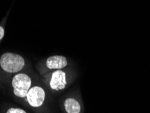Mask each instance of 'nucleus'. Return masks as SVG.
I'll return each mask as SVG.
<instances>
[{"label": "nucleus", "mask_w": 150, "mask_h": 113, "mask_svg": "<svg viewBox=\"0 0 150 113\" xmlns=\"http://www.w3.org/2000/svg\"><path fill=\"white\" fill-rule=\"evenodd\" d=\"M12 83L15 96L19 97H25L30 90L31 79L27 75L20 73L14 77Z\"/></svg>", "instance_id": "nucleus-2"}, {"label": "nucleus", "mask_w": 150, "mask_h": 113, "mask_svg": "<svg viewBox=\"0 0 150 113\" xmlns=\"http://www.w3.org/2000/svg\"><path fill=\"white\" fill-rule=\"evenodd\" d=\"M0 65L6 72H18L23 69L25 66V59L20 55L5 53L0 58Z\"/></svg>", "instance_id": "nucleus-1"}, {"label": "nucleus", "mask_w": 150, "mask_h": 113, "mask_svg": "<svg viewBox=\"0 0 150 113\" xmlns=\"http://www.w3.org/2000/svg\"><path fill=\"white\" fill-rule=\"evenodd\" d=\"M67 79L66 73L62 70H57L52 73L50 81V87L52 90L59 91L66 87Z\"/></svg>", "instance_id": "nucleus-4"}, {"label": "nucleus", "mask_w": 150, "mask_h": 113, "mask_svg": "<svg viewBox=\"0 0 150 113\" xmlns=\"http://www.w3.org/2000/svg\"><path fill=\"white\" fill-rule=\"evenodd\" d=\"M67 60L62 56H52L47 58L46 65L50 69H62L67 65Z\"/></svg>", "instance_id": "nucleus-5"}, {"label": "nucleus", "mask_w": 150, "mask_h": 113, "mask_svg": "<svg viewBox=\"0 0 150 113\" xmlns=\"http://www.w3.org/2000/svg\"><path fill=\"white\" fill-rule=\"evenodd\" d=\"M6 113H26V111L21 108H10Z\"/></svg>", "instance_id": "nucleus-7"}, {"label": "nucleus", "mask_w": 150, "mask_h": 113, "mask_svg": "<svg viewBox=\"0 0 150 113\" xmlns=\"http://www.w3.org/2000/svg\"><path fill=\"white\" fill-rule=\"evenodd\" d=\"M64 107L67 113H80L81 105L74 98H68L64 102Z\"/></svg>", "instance_id": "nucleus-6"}, {"label": "nucleus", "mask_w": 150, "mask_h": 113, "mask_svg": "<svg viewBox=\"0 0 150 113\" xmlns=\"http://www.w3.org/2000/svg\"><path fill=\"white\" fill-rule=\"evenodd\" d=\"M4 35V29L3 27L0 26V40L3 38Z\"/></svg>", "instance_id": "nucleus-8"}, {"label": "nucleus", "mask_w": 150, "mask_h": 113, "mask_svg": "<svg viewBox=\"0 0 150 113\" xmlns=\"http://www.w3.org/2000/svg\"><path fill=\"white\" fill-rule=\"evenodd\" d=\"M45 97V91L39 86H35L28 90L26 99L29 104L33 107H39L44 102Z\"/></svg>", "instance_id": "nucleus-3"}]
</instances>
